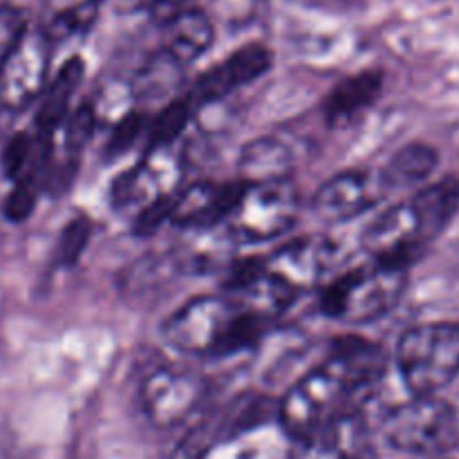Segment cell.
<instances>
[{"label": "cell", "mask_w": 459, "mask_h": 459, "mask_svg": "<svg viewBox=\"0 0 459 459\" xmlns=\"http://www.w3.org/2000/svg\"><path fill=\"white\" fill-rule=\"evenodd\" d=\"M164 27V49L173 54L184 65L200 58L211 48V43H213V22L209 21V16L204 12H200L195 7L188 9L186 13H182V16L175 18L173 22H169Z\"/></svg>", "instance_id": "cell-18"}, {"label": "cell", "mask_w": 459, "mask_h": 459, "mask_svg": "<svg viewBox=\"0 0 459 459\" xmlns=\"http://www.w3.org/2000/svg\"><path fill=\"white\" fill-rule=\"evenodd\" d=\"M193 106L191 97H179V99H170L164 108L160 110V115L155 117V121L148 128V142H151V151L152 148H166L173 146L175 139L186 130L188 121H191Z\"/></svg>", "instance_id": "cell-22"}, {"label": "cell", "mask_w": 459, "mask_h": 459, "mask_svg": "<svg viewBox=\"0 0 459 459\" xmlns=\"http://www.w3.org/2000/svg\"><path fill=\"white\" fill-rule=\"evenodd\" d=\"M437 161L439 157L435 148L426 146V143H411V146H403L388 161V166L381 170V178H384L388 191L408 186V184H417L429 178L437 169Z\"/></svg>", "instance_id": "cell-21"}, {"label": "cell", "mask_w": 459, "mask_h": 459, "mask_svg": "<svg viewBox=\"0 0 459 459\" xmlns=\"http://www.w3.org/2000/svg\"><path fill=\"white\" fill-rule=\"evenodd\" d=\"M49 36L27 31L25 39L0 61V103L21 110L45 92L49 72Z\"/></svg>", "instance_id": "cell-7"}, {"label": "cell", "mask_w": 459, "mask_h": 459, "mask_svg": "<svg viewBox=\"0 0 459 459\" xmlns=\"http://www.w3.org/2000/svg\"><path fill=\"white\" fill-rule=\"evenodd\" d=\"M224 435V417L213 415L202 420L200 424L193 426L182 442L175 446L170 459H206L211 448L215 446L220 437Z\"/></svg>", "instance_id": "cell-23"}, {"label": "cell", "mask_w": 459, "mask_h": 459, "mask_svg": "<svg viewBox=\"0 0 459 459\" xmlns=\"http://www.w3.org/2000/svg\"><path fill=\"white\" fill-rule=\"evenodd\" d=\"M363 247L372 255V263L397 269L411 267L421 255L426 242L417 231L408 202L377 215L363 231Z\"/></svg>", "instance_id": "cell-9"}, {"label": "cell", "mask_w": 459, "mask_h": 459, "mask_svg": "<svg viewBox=\"0 0 459 459\" xmlns=\"http://www.w3.org/2000/svg\"><path fill=\"white\" fill-rule=\"evenodd\" d=\"M388 193L381 173L345 170L327 179L314 195V211L325 222H345L372 209Z\"/></svg>", "instance_id": "cell-10"}, {"label": "cell", "mask_w": 459, "mask_h": 459, "mask_svg": "<svg viewBox=\"0 0 459 459\" xmlns=\"http://www.w3.org/2000/svg\"><path fill=\"white\" fill-rule=\"evenodd\" d=\"M245 188V179L227 184H193L186 191H179L170 222L178 224L179 229H186V231L188 229H209L227 224Z\"/></svg>", "instance_id": "cell-12"}, {"label": "cell", "mask_w": 459, "mask_h": 459, "mask_svg": "<svg viewBox=\"0 0 459 459\" xmlns=\"http://www.w3.org/2000/svg\"><path fill=\"white\" fill-rule=\"evenodd\" d=\"M27 31V13L13 4H0V61L25 39Z\"/></svg>", "instance_id": "cell-30"}, {"label": "cell", "mask_w": 459, "mask_h": 459, "mask_svg": "<svg viewBox=\"0 0 459 459\" xmlns=\"http://www.w3.org/2000/svg\"><path fill=\"white\" fill-rule=\"evenodd\" d=\"M299 209V188L290 178L247 184L227 229L238 242L273 240L294 227Z\"/></svg>", "instance_id": "cell-6"}, {"label": "cell", "mask_w": 459, "mask_h": 459, "mask_svg": "<svg viewBox=\"0 0 459 459\" xmlns=\"http://www.w3.org/2000/svg\"><path fill=\"white\" fill-rule=\"evenodd\" d=\"M94 16H97V0H83L63 9L49 25V40H65L74 34H83L94 22Z\"/></svg>", "instance_id": "cell-25"}, {"label": "cell", "mask_w": 459, "mask_h": 459, "mask_svg": "<svg viewBox=\"0 0 459 459\" xmlns=\"http://www.w3.org/2000/svg\"><path fill=\"white\" fill-rule=\"evenodd\" d=\"M206 394V381L182 368H157L142 384V408L160 429L186 420Z\"/></svg>", "instance_id": "cell-8"}, {"label": "cell", "mask_w": 459, "mask_h": 459, "mask_svg": "<svg viewBox=\"0 0 459 459\" xmlns=\"http://www.w3.org/2000/svg\"><path fill=\"white\" fill-rule=\"evenodd\" d=\"M184 79V63H179L178 58L170 52H166L164 48L155 54L152 58H148L143 63L142 70L137 72L133 83V94L134 99L143 103L152 101H164V99L173 97L175 90L179 88Z\"/></svg>", "instance_id": "cell-19"}, {"label": "cell", "mask_w": 459, "mask_h": 459, "mask_svg": "<svg viewBox=\"0 0 459 459\" xmlns=\"http://www.w3.org/2000/svg\"><path fill=\"white\" fill-rule=\"evenodd\" d=\"M152 0H115V7L119 9V12L124 13H130V12H139V9H151Z\"/></svg>", "instance_id": "cell-32"}, {"label": "cell", "mask_w": 459, "mask_h": 459, "mask_svg": "<svg viewBox=\"0 0 459 459\" xmlns=\"http://www.w3.org/2000/svg\"><path fill=\"white\" fill-rule=\"evenodd\" d=\"M384 90V72L366 70L341 81L325 101V117L332 126L345 124L361 115L379 99Z\"/></svg>", "instance_id": "cell-16"}, {"label": "cell", "mask_w": 459, "mask_h": 459, "mask_svg": "<svg viewBox=\"0 0 459 459\" xmlns=\"http://www.w3.org/2000/svg\"><path fill=\"white\" fill-rule=\"evenodd\" d=\"M402 379L415 394H437L459 375V325L426 323L408 330L397 348Z\"/></svg>", "instance_id": "cell-3"}, {"label": "cell", "mask_w": 459, "mask_h": 459, "mask_svg": "<svg viewBox=\"0 0 459 459\" xmlns=\"http://www.w3.org/2000/svg\"><path fill=\"white\" fill-rule=\"evenodd\" d=\"M83 74L85 67L79 56L67 58L63 63V67L56 72L52 83L45 88L40 106L36 110V128H39V133L52 134L67 119L70 103L74 99L76 90H79L81 81H83Z\"/></svg>", "instance_id": "cell-17"}, {"label": "cell", "mask_w": 459, "mask_h": 459, "mask_svg": "<svg viewBox=\"0 0 459 459\" xmlns=\"http://www.w3.org/2000/svg\"><path fill=\"white\" fill-rule=\"evenodd\" d=\"M385 439L397 451L430 455L451 448L459 437V417L451 403L435 394H415L388 415Z\"/></svg>", "instance_id": "cell-5"}, {"label": "cell", "mask_w": 459, "mask_h": 459, "mask_svg": "<svg viewBox=\"0 0 459 459\" xmlns=\"http://www.w3.org/2000/svg\"><path fill=\"white\" fill-rule=\"evenodd\" d=\"M97 3H99V0H97Z\"/></svg>", "instance_id": "cell-33"}, {"label": "cell", "mask_w": 459, "mask_h": 459, "mask_svg": "<svg viewBox=\"0 0 459 459\" xmlns=\"http://www.w3.org/2000/svg\"><path fill=\"white\" fill-rule=\"evenodd\" d=\"M366 388L348 366L334 357H327L323 366L307 372L287 390L285 399L278 406L281 424L291 439H300L316 430L332 417L350 411V403Z\"/></svg>", "instance_id": "cell-2"}, {"label": "cell", "mask_w": 459, "mask_h": 459, "mask_svg": "<svg viewBox=\"0 0 459 459\" xmlns=\"http://www.w3.org/2000/svg\"><path fill=\"white\" fill-rule=\"evenodd\" d=\"M143 130H146V117H143L142 112H130V115H126L124 119L115 126L110 139H108V157L115 160V157L128 152L130 148L137 143V139L142 137Z\"/></svg>", "instance_id": "cell-29"}, {"label": "cell", "mask_w": 459, "mask_h": 459, "mask_svg": "<svg viewBox=\"0 0 459 459\" xmlns=\"http://www.w3.org/2000/svg\"><path fill=\"white\" fill-rule=\"evenodd\" d=\"M39 175H25V178L16 179L12 193L4 200V218L12 222H22L34 211L36 200H39Z\"/></svg>", "instance_id": "cell-28"}, {"label": "cell", "mask_w": 459, "mask_h": 459, "mask_svg": "<svg viewBox=\"0 0 459 459\" xmlns=\"http://www.w3.org/2000/svg\"><path fill=\"white\" fill-rule=\"evenodd\" d=\"M291 155L285 143L276 139L260 137L251 142L242 151L240 157V173L247 184L272 182V179L290 178Z\"/></svg>", "instance_id": "cell-20"}, {"label": "cell", "mask_w": 459, "mask_h": 459, "mask_svg": "<svg viewBox=\"0 0 459 459\" xmlns=\"http://www.w3.org/2000/svg\"><path fill=\"white\" fill-rule=\"evenodd\" d=\"M294 442V459H366L368 426L350 408Z\"/></svg>", "instance_id": "cell-13"}, {"label": "cell", "mask_w": 459, "mask_h": 459, "mask_svg": "<svg viewBox=\"0 0 459 459\" xmlns=\"http://www.w3.org/2000/svg\"><path fill=\"white\" fill-rule=\"evenodd\" d=\"M408 269L372 263L352 269L323 290L321 307L330 318L370 323L388 314L406 290Z\"/></svg>", "instance_id": "cell-4"}, {"label": "cell", "mask_w": 459, "mask_h": 459, "mask_svg": "<svg viewBox=\"0 0 459 459\" xmlns=\"http://www.w3.org/2000/svg\"><path fill=\"white\" fill-rule=\"evenodd\" d=\"M178 195L179 191H170L161 193V195L146 202V204L142 206V211H139L137 220H134V233H137V236H152L161 224L170 222V220H173Z\"/></svg>", "instance_id": "cell-27"}, {"label": "cell", "mask_w": 459, "mask_h": 459, "mask_svg": "<svg viewBox=\"0 0 459 459\" xmlns=\"http://www.w3.org/2000/svg\"><path fill=\"white\" fill-rule=\"evenodd\" d=\"M193 7H195L193 0H152L151 13L160 25H169V22H173L175 18H179Z\"/></svg>", "instance_id": "cell-31"}, {"label": "cell", "mask_w": 459, "mask_h": 459, "mask_svg": "<svg viewBox=\"0 0 459 459\" xmlns=\"http://www.w3.org/2000/svg\"><path fill=\"white\" fill-rule=\"evenodd\" d=\"M334 247L321 236H305L287 242L267 260V269L291 290L305 291L318 285L332 264Z\"/></svg>", "instance_id": "cell-14"}, {"label": "cell", "mask_w": 459, "mask_h": 459, "mask_svg": "<svg viewBox=\"0 0 459 459\" xmlns=\"http://www.w3.org/2000/svg\"><path fill=\"white\" fill-rule=\"evenodd\" d=\"M90 238H92V222L88 218L79 215V218L70 220L61 231V238H58L56 264L65 269L74 267L88 249Z\"/></svg>", "instance_id": "cell-24"}, {"label": "cell", "mask_w": 459, "mask_h": 459, "mask_svg": "<svg viewBox=\"0 0 459 459\" xmlns=\"http://www.w3.org/2000/svg\"><path fill=\"white\" fill-rule=\"evenodd\" d=\"M272 318L245 307L231 296H197L164 323L173 348L200 357H229L251 348Z\"/></svg>", "instance_id": "cell-1"}, {"label": "cell", "mask_w": 459, "mask_h": 459, "mask_svg": "<svg viewBox=\"0 0 459 459\" xmlns=\"http://www.w3.org/2000/svg\"><path fill=\"white\" fill-rule=\"evenodd\" d=\"M272 65V49L258 43L245 45L229 58H224L222 63H218L213 70L204 72L188 97H191L193 106H209V103H215L231 94L233 90L267 74Z\"/></svg>", "instance_id": "cell-11"}, {"label": "cell", "mask_w": 459, "mask_h": 459, "mask_svg": "<svg viewBox=\"0 0 459 459\" xmlns=\"http://www.w3.org/2000/svg\"><path fill=\"white\" fill-rule=\"evenodd\" d=\"M94 128H97V112L90 103L79 106L76 110H72V115H67L65 121V157L70 161H74L81 155V151L85 148V143L92 139Z\"/></svg>", "instance_id": "cell-26"}, {"label": "cell", "mask_w": 459, "mask_h": 459, "mask_svg": "<svg viewBox=\"0 0 459 459\" xmlns=\"http://www.w3.org/2000/svg\"><path fill=\"white\" fill-rule=\"evenodd\" d=\"M415 218L417 231H420L421 240L429 245L430 240L439 236L444 229L451 224L459 209V182L448 178L437 184L421 188L411 202H408Z\"/></svg>", "instance_id": "cell-15"}]
</instances>
